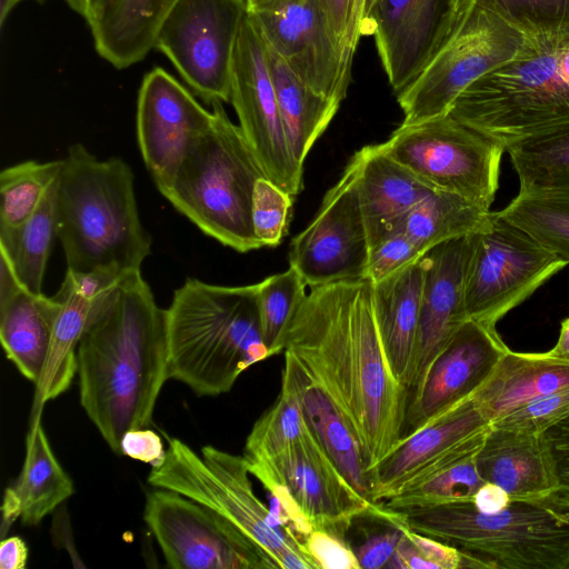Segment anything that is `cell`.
<instances>
[{"label":"cell","instance_id":"1","mask_svg":"<svg viewBox=\"0 0 569 569\" xmlns=\"http://www.w3.org/2000/svg\"><path fill=\"white\" fill-rule=\"evenodd\" d=\"M348 418L375 468L403 437L409 391L393 375L368 279L310 288L284 338Z\"/></svg>","mask_w":569,"mask_h":569},{"label":"cell","instance_id":"2","mask_svg":"<svg viewBox=\"0 0 569 569\" xmlns=\"http://www.w3.org/2000/svg\"><path fill=\"white\" fill-rule=\"evenodd\" d=\"M80 403L118 456L121 439L152 421L169 379L166 309L141 271L92 302L77 348Z\"/></svg>","mask_w":569,"mask_h":569},{"label":"cell","instance_id":"3","mask_svg":"<svg viewBox=\"0 0 569 569\" xmlns=\"http://www.w3.org/2000/svg\"><path fill=\"white\" fill-rule=\"evenodd\" d=\"M448 114L505 151L569 129V24L525 31L516 56L472 82Z\"/></svg>","mask_w":569,"mask_h":569},{"label":"cell","instance_id":"4","mask_svg":"<svg viewBox=\"0 0 569 569\" xmlns=\"http://www.w3.org/2000/svg\"><path fill=\"white\" fill-rule=\"evenodd\" d=\"M133 180L122 159L99 160L81 143L69 147L58 186V238L67 270L141 271L152 240L139 218Z\"/></svg>","mask_w":569,"mask_h":569},{"label":"cell","instance_id":"5","mask_svg":"<svg viewBox=\"0 0 569 569\" xmlns=\"http://www.w3.org/2000/svg\"><path fill=\"white\" fill-rule=\"evenodd\" d=\"M258 283L227 287L188 278L166 309L169 378L197 396L229 392L271 357L260 331Z\"/></svg>","mask_w":569,"mask_h":569},{"label":"cell","instance_id":"6","mask_svg":"<svg viewBox=\"0 0 569 569\" xmlns=\"http://www.w3.org/2000/svg\"><path fill=\"white\" fill-rule=\"evenodd\" d=\"M398 511L413 531L482 557L493 568L569 569V499L512 500L497 513L453 502Z\"/></svg>","mask_w":569,"mask_h":569},{"label":"cell","instance_id":"7","mask_svg":"<svg viewBox=\"0 0 569 569\" xmlns=\"http://www.w3.org/2000/svg\"><path fill=\"white\" fill-rule=\"evenodd\" d=\"M214 121L190 148L163 194L200 230L239 252L261 248L252 227V196L267 177L242 130L221 101Z\"/></svg>","mask_w":569,"mask_h":569},{"label":"cell","instance_id":"8","mask_svg":"<svg viewBox=\"0 0 569 569\" xmlns=\"http://www.w3.org/2000/svg\"><path fill=\"white\" fill-rule=\"evenodd\" d=\"M168 443L163 463L151 468L149 485L178 492L221 516L260 551L269 569H315L302 546L256 496L243 456L212 446L197 453L178 438Z\"/></svg>","mask_w":569,"mask_h":569},{"label":"cell","instance_id":"9","mask_svg":"<svg viewBox=\"0 0 569 569\" xmlns=\"http://www.w3.org/2000/svg\"><path fill=\"white\" fill-rule=\"evenodd\" d=\"M525 32L478 0H458L443 44L421 73L400 93L402 126L448 114L472 82L511 60Z\"/></svg>","mask_w":569,"mask_h":569},{"label":"cell","instance_id":"10","mask_svg":"<svg viewBox=\"0 0 569 569\" xmlns=\"http://www.w3.org/2000/svg\"><path fill=\"white\" fill-rule=\"evenodd\" d=\"M378 147L435 189L490 211L506 151L450 114L401 124Z\"/></svg>","mask_w":569,"mask_h":569},{"label":"cell","instance_id":"11","mask_svg":"<svg viewBox=\"0 0 569 569\" xmlns=\"http://www.w3.org/2000/svg\"><path fill=\"white\" fill-rule=\"evenodd\" d=\"M566 266L499 211H491L487 227L476 234L468 268L469 319L496 329L502 317Z\"/></svg>","mask_w":569,"mask_h":569},{"label":"cell","instance_id":"12","mask_svg":"<svg viewBox=\"0 0 569 569\" xmlns=\"http://www.w3.org/2000/svg\"><path fill=\"white\" fill-rule=\"evenodd\" d=\"M247 0H176L162 18L154 48L208 103L230 102L234 49Z\"/></svg>","mask_w":569,"mask_h":569},{"label":"cell","instance_id":"13","mask_svg":"<svg viewBox=\"0 0 569 569\" xmlns=\"http://www.w3.org/2000/svg\"><path fill=\"white\" fill-rule=\"evenodd\" d=\"M357 151L312 221L290 242L289 266L309 288L366 279L369 238L359 197Z\"/></svg>","mask_w":569,"mask_h":569},{"label":"cell","instance_id":"14","mask_svg":"<svg viewBox=\"0 0 569 569\" xmlns=\"http://www.w3.org/2000/svg\"><path fill=\"white\" fill-rule=\"evenodd\" d=\"M230 102L267 178L290 196L299 194L303 188V168L297 164L289 149L266 43L249 10L234 49Z\"/></svg>","mask_w":569,"mask_h":569},{"label":"cell","instance_id":"15","mask_svg":"<svg viewBox=\"0 0 569 569\" xmlns=\"http://www.w3.org/2000/svg\"><path fill=\"white\" fill-rule=\"evenodd\" d=\"M143 519L173 569H264L260 551L221 516L172 490L147 495Z\"/></svg>","mask_w":569,"mask_h":569},{"label":"cell","instance_id":"16","mask_svg":"<svg viewBox=\"0 0 569 569\" xmlns=\"http://www.w3.org/2000/svg\"><path fill=\"white\" fill-rule=\"evenodd\" d=\"M266 44L317 93L339 103L351 68L321 0H264L249 8Z\"/></svg>","mask_w":569,"mask_h":569},{"label":"cell","instance_id":"17","mask_svg":"<svg viewBox=\"0 0 569 569\" xmlns=\"http://www.w3.org/2000/svg\"><path fill=\"white\" fill-rule=\"evenodd\" d=\"M214 121L173 76L156 67L142 80L137 103V136L142 159L164 194L193 143Z\"/></svg>","mask_w":569,"mask_h":569},{"label":"cell","instance_id":"18","mask_svg":"<svg viewBox=\"0 0 569 569\" xmlns=\"http://www.w3.org/2000/svg\"><path fill=\"white\" fill-rule=\"evenodd\" d=\"M246 458V457H244ZM264 462L287 485L313 529L345 537L361 516L391 521L395 511L382 502L362 498L340 473L315 433L271 458H247Z\"/></svg>","mask_w":569,"mask_h":569},{"label":"cell","instance_id":"19","mask_svg":"<svg viewBox=\"0 0 569 569\" xmlns=\"http://www.w3.org/2000/svg\"><path fill=\"white\" fill-rule=\"evenodd\" d=\"M508 350L496 329L468 319L410 393L403 437L473 397Z\"/></svg>","mask_w":569,"mask_h":569},{"label":"cell","instance_id":"20","mask_svg":"<svg viewBox=\"0 0 569 569\" xmlns=\"http://www.w3.org/2000/svg\"><path fill=\"white\" fill-rule=\"evenodd\" d=\"M458 0H376L365 28L375 38L398 94L426 68L448 37Z\"/></svg>","mask_w":569,"mask_h":569},{"label":"cell","instance_id":"21","mask_svg":"<svg viewBox=\"0 0 569 569\" xmlns=\"http://www.w3.org/2000/svg\"><path fill=\"white\" fill-rule=\"evenodd\" d=\"M476 234L441 242L421 257L422 297L407 381L409 397L435 358L469 319L466 308V279Z\"/></svg>","mask_w":569,"mask_h":569},{"label":"cell","instance_id":"22","mask_svg":"<svg viewBox=\"0 0 569 569\" xmlns=\"http://www.w3.org/2000/svg\"><path fill=\"white\" fill-rule=\"evenodd\" d=\"M281 387L298 399L307 422L340 473L372 501V478L361 442L346 415L325 387L289 350H284Z\"/></svg>","mask_w":569,"mask_h":569},{"label":"cell","instance_id":"23","mask_svg":"<svg viewBox=\"0 0 569 569\" xmlns=\"http://www.w3.org/2000/svg\"><path fill=\"white\" fill-rule=\"evenodd\" d=\"M491 426L471 397L403 437L372 471V501L396 495L417 472Z\"/></svg>","mask_w":569,"mask_h":569},{"label":"cell","instance_id":"24","mask_svg":"<svg viewBox=\"0 0 569 569\" xmlns=\"http://www.w3.org/2000/svg\"><path fill=\"white\" fill-rule=\"evenodd\" d=\"M476 463L483 481L502 488L511 500L540 499L558 490L541 432L490 426Z\"/></svg>","mask_w":569,"mask_h":569},{"label":"cell","instance_id":"25","mask_svg":"<svg viewBox=\"0 0 569 569\" xmlns=\"http://www.w3.org/2000/svg\"><path fill=\"white\" fill-rule=\"evenodd\" d=\"M358 152L359 197L371 249L401 230L410 210L436 189L381 151L378 144L365 146Z\"/></svg>","mask_w":569,"mask_h":569},{"label":"cell","instance_id":"26","mask_svg":"<svg viewBox=\"0 0 569 569\" xmlns=\"http://www.w3.org/2000/svg\"><path fill=\"white\" fill-rule=\"evenodd\" d=\"M73 491V482L56 458L40 419L31 421L21 472L3 495L2 535L17 519L23 525H38Z\"/></svg>","mask_w":569,"mask_h":569},{"label":"cell","instance_id":"27","mask_svg":"<svg viewBox=\"0 0 569 569\" xmlns=\"http://www.w3.org/2000/svg\"><path fill=\"white\" fill-rule=\"evenodd\" d=\"M567 386L569 360L549 351L522 353L509 349L472 398L492 423L510 411Z\"/></svg>","mask_w":569,"mask_h":569},{"label":"cell","instance_id":"28","mask_svg":"<svg viewBox=\"0 0 569 569\" xmlns=\"http://www.w3.org/2000/svg\"><path fill=\"white\" fill-rule=\"evenodd\" d=\"M62 302L21 286L0 298V340L6 357L36 386L40 380Z\"/></svg>","mask_w":569,"mask_h":569},{"label":"cell","instance_id":"29","mask_svg":"<svg viewBox=\"0 0 569 569\" xmlns=\"http://www.w3.org/2000/svg\"><path fill=\"white\" fill-rule=\"evenodd\" d=\"M422 283L421 258L372 283L373 308L382 345L393 375L406 388L419 325Z\"/></svg>","mask_w":569,"mask_h":569},{"label":"cell","instance_id":"30","mask_svg":"<svg viewBox=\"0 0 569 569\" xmlns=\"http://www.w3.org/2000/svg\"><path fill=\"white\" fill-rule=\"evenodd\" d=\"M176 0H102L87 21L98 54L128 68L154 48L157 29Z\"/></svg>","mask_w":569,"mask_h":569},{"label":"cell","instance_id":"31","mask_svg":"<svg viewBox=\"0 0 569 569\" xmlns=\"http://www.w3.org/2000/svg\"><path fill=\"white\" fill-rule=\"evenodd\" d=\"M488 430L461 442L426 466L382 505L391 510H406L472 501L485 483L478 472L476 457Z\"/></svg>","mask_w":569,"mask_h":569},{"label":"cell","instance_id":"32","mask_svg":"<svg viewBox=\"0 0 569 569\" xmlns=\"http://www.w3.org/2000/svg\"><path fill=\"white\" fill-rule=\"evenodd\" d=\"M266 43V42H264ZM267 56L280 116L291 154L300 168L340 103L307 86L267 44Z\"/></svg>","mask_w":569,"mask_h":569},{"label":"cell","instance_id":"33","mask_svg":"<svg viewBox=\"0 0 569 569\" xmlns=\"http://www.w3.org/2000/svg\"><path fill=\"white\" fill-rule=\"evenodd\" d=\"M54 298L62 302V308L54 325L42 376L34 386L31 421L40 419L44 403L63 393L77 373V348L92 306L63 284Z\"/></svg>","mask_w":569,"mask_h":569},{"label":"cell","instance_id":"34","mask_svg":"<svg viewBox=\"0 0 569 569\" xmlns=\"http://www.w3.org/2000/svg\"><path fill=\"white\" fill-rule=\"evenodd\" d=\"M59 176L22 226L0 231V252L9 259L22 286L36 293H42L48 258L58 237Z\"/></svg>","mask_w":569,"mask_h":569},{"label":"cell","instance_id":"35","mask_svg":"<svg viewBox=\"0 0 569 569\" xmlns=\"http://www.w3.org/2000/svg\"><path fill=\"white\" fill-rule=\"evenodd\" d=\"M490 214L491 210L436 189L410 210L401 230L425 253L441 242L482 231Z\"/></svg>","mask_w":569,"mask_h":569},{"label":"cell","instance_id":"36","mask_svg":"<svg viewBox=\"0 0 569 569\" xmlns=\"http://www.w3.org/2000/svg\"><path fill=\"white\" fill-rule=\"evenodd\" d=\"M499 213L569 263V189H519Z\"/></svg>","mask_w":569,"mask_h":569},{"label":"cell","instance_id":"37","mask_svg":"<svg viewBox=\"0 0 569 569\" xmlns=\"http://www.w3.org/2000/svg\"><path fill=\"white\" fill-rule=\"evenodd\" d=\"M61 168L62 159L28 160L1 171L0 231L18 229L34 213Z\"/></svg>","mask_w":569,"mask_h":569},{"label":"cell","instance_id":"38","mask_svg":"<svg viewBox=\"0 0 569 569\" xmlns=\"http://www.w3.org/2000/svg\"><path fill=\"white\" fill-rule=\"evenodd\" d=\"M520 189H569V129L507 151Z\"/></svg>","mask_w":569,"mask_h":569},{"label":"cell","instance_id":"39","mask_svg":"<svg viewBox=\"0 0 569 569\" xmlns=\"http://www.w3.org/2000/svg\"><path fill=\"white\" fill-rule=\"evenodd\" d=\"M307 282L292 267L258 283V313L262 340L271 357L284 349L289 326L307 296Z\"/></svg>","mask_w":569,"mask_h":569},{"label":"cell","instance_id":"40","mask_svg":"<svg viewBox=\"0 0 569 569\" xmlns=\"http://www.w3.org/2000/svg\"><path fill=\"white\" fill-rule=\"evenodd\" d=\"M312 433L298 399L281 387L274 403L254 422L243 456L271 458Z\"/></svg>","mask_w":569,"mask_h":569},{"label":"cell","instance_id":"41","mask_svg":"<svg viewBox=\"0 0 569 569\" xmlns=\"http://www.w3.org/2000/svg\"><path fill=\"white\" fill-rule=\"evenodd\" d=\"M293 197L267 177L260 178L252 196V227L262 247H277L287 233Z\"/></svg>","mask_w":569,"mask_h":569},{"label":"cell","instance_id":"42","mask_svg":"<svg viewBox=\"0 0 569 569\" xmlns=\"http://www.w3.org/2000/svg\"><path fill=\"white\" fill-rule=\"evenodd\" d=\"M523 32L569 24V0H478Z\"/></svg>","mask_w":569,"mask_h":569},{"label":"cell","instance_id":"43","mask_svg":"<svg viewBox=\"0 0 569 569\" xmlns=\"http://www.w3.org/2000/svg\"><path fill=\"white\" fill-rule=\"evenodd\" d=\"M568 417L569 386L510 411L491 426L540 433Z\"/></svg>","mask_w":569,"mask_h":569},{"label":"cell","instance_id":"44","mask_svg":"<svg viewBox=\"0 0 569 569\" xmlns=\"http://www.w3.org/2000/svg\"><path fill=\"white\" fill-rule=\"evenodd\" d=\"M423 254L405 231L398 230L370 249L366 279L376 283L416 262Z\"/></svg>","mask_w":569,"mask_h":569},{"label":"cell","instance_id":"45","mask_svg":"<svg viewBox=\"0 0 569 569\" xmlns=\"http://www.w3.org/2000/svg\"><path fill=\"white\" fill-rule=\"evenodd\" d=\"M302 548L315 569H361L355 550L345 537L335 532L315 528Z\"/></svg>","mask_w":569,"mask_h":569},{"label":"cell","instance_id":"46","mask_svg":"<svg viewBox=\"0 0 569 569\" xmlns=\"http://www.w3.org/2000/svg\"><path fill=\"white\" fill-rule=\"evenodd\" d=\"M402 525L401 517L399 525H389L387 530L371 535L353 549L361 569H382L387 567L403 537Z\"/></svg>","mask_w":569,"mask_h":569},{"label":"cell","instance_id":"47","mask_svg":"<svg viewBox=\"0 0 569 569\" xmlns=\"http://www.w3.org/2000/svg\"><path fill=\"white\" fill-rule=\"evenodd\" d=\"M558 482L557 492L569 499V417L541 432Z\"/></svg>","mask_w":569,"mask_h":569},{"label":"cell","instance_id":"48","mask_svg":"<svg viewBox=\"0 0 569 569\" xmlns=\"http://www.w3.org/2000/svg\"><path fill=\"white\" fill-rule=\"evenodd\" d=\"M126 274L111 269H94L83 272L67 270L61 284L92 303L113 289Z\"/></svg>","mask_w":569,"mask_h":569},{"label":"cell","instance_id":"49","mask_svg":"<svg viewBox=\"0 0 569 569\" xmlns=\"http://www.w3.org/2000/svg\"><path fill=\"white\" fill-rule=\"evenodd\" d=\"M121 453L134 460L159 467L166 459V450L159 435L150 429H132L121 439Z\"/></svg>","mask_w":569,"mask_h":569},{"label":"cell","instance_id":"50","mask_svg":"<svg viewBox=\"0 0 569 569\" xmlns=\"http://www.w3.org/2000/svg\"><path fill=\"white\" fill-rule=\"evenodd\" d=\"M321 2L331 30L342 49L345 61L351 68L356 51L352 42L353 0H321Z\"/></svg>","mask_w":569,"mask_h":569},{"label":"cell","instance_id":"51","mask_svg":"<svg viewBox=\"0 0 569 569\" xmlns=\"http://www.w3.org/2000/svg\"><path fill=\"white\" fill-rule=\"evenodd\" d=\"M512 500L509 495L497 485L485 482L472 499L473 506L483 513H497L509 506Z\"/></svg>","mask_w":569,"mask_h":569},{"label":"cell","instance_id":"52","mask_svg":"<svg viewBox=\"0 0 569 569\" xmlns=\"http://www.w3.org/2000/svg\"><path fill=\"white\" fill-rule=\"evenodd\" d=\"M28 560V547L18 536L8 537L0 543V568L24 569Z\"/></svg>","mask_w":569,"mask_h":569},{"label":"cell","instance_id":"53","mask_svg":"<svg viewBox=\"0 0 569 569\" xmlns=\"http://www.w3.org/2000/svg\"><path fill=\"white\" fill-rule=\"evenodd\" d=\"M549 353L569 360V317L561 322L558 340Z\"/></svg>","mask_w":569,"mask_h":569},{"label":"cell","instance_id":"54","mask_svg":"<svg viewBox=\"0 0 569 569\" xmlns=\"http://www.w3.org/2000/svg\"><path fill=\"white\" fill-rule=\"evenodd\" d=\"M66 2L81 17L89 21L102 0H66Z\"/></svg>","mask_w":569,"mask_h":569},{"label":"cell","instance_id":"55","mask_svg":"<svg viewBox=\"0 0 569 569\" xmlns=\"http://www.w3.org/2000/svg\"><path fill=\"white\" fill-rule=\"evenodd\" d=\"M20 1L21 0H0V23L2 27L14 6Z\"/></svg>","mask_w":569,"mask_h":569},{"label":"cell","instance_id":"56","mask_svg":"<svg viewBox=\"0 0 569 569\" xmlns=\"http://www.w3.org/2000/svg\"><path fill=\"white\" fill-rule=\"evenodd\" d=\"M262 1H264V0H247L249 8L260 3Z\"/></svg>","mask_w":569,"mask_h":569},{"label":"cell","instance_id":"57","mask_svg":"<svg viewBox=\"0 0 569 569\" xmlns=\"http://www.w3.org/2000/svg\"><path fill=\"white\" fill-rule=\"evenodd\" d=\"M66 1V0H64Z\"/></svg>","mask_w":569,"mask_h":569}]
</instances>
